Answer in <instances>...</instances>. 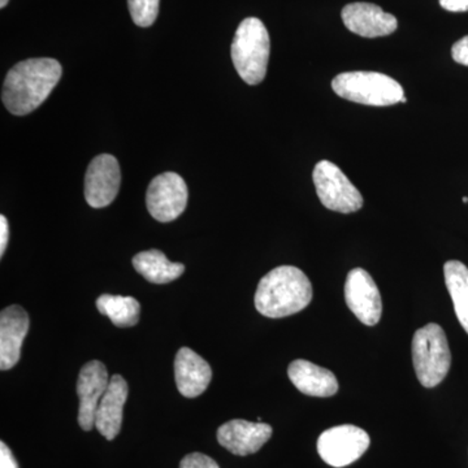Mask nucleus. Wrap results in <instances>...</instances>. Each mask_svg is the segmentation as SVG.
<instances>
[{
  "label": "nucleus",
  "mask_w": 468,
  "mask_h": 468,
  "mask_svg": "<svg viewBox=\"0 0 468 468\" xmlns=\"http://www.w3.org/2000/svg\"><path fill=\"white\" fill-rule=\"evenodd\" d=\"M61 75L63 68L55 58L20 61L9 69L3 84L2 101L5 109L12 115H29L50 97Z\"/></svg>",
  "instance_id": "nucleus-1"
},
{
  "label": "nucleus",
  "mask_w": 468,
  "mask_h": 468,
  "mask_svg": "<svg viewBox=\"0 0 468 468\" xmlns=\"http://www.w3.org/2000/svg\"><path fill=\"white\" fill-rule=\"evenodd\" d=\"M313 300V285L300 268L277 267L261 280L255 307L271 319L285 318L306 309Z\"/></svg>",
  "instance_id": "nucleus-2"
},
{
  "label": "nucleus",
  "mask_w": 468,
  "mask_h": 468,
  "mask_svg": "<svg viewBox=\"0 0 468 468\" xmlns=\"http://www.w3.org/2000/svg\"><path fill=\"white\" fill-rule=\"evenodd\" d=\"M271 42L260 18L248 17L239 24L232 43L233 66L249 85H258L267 75Z\"/></svg>",
  "instance_id": "nucleus-3"
},
{
  "label": "nucleus",
  "mask_w": 468,
  "mask_h": 468,
  "mask_svg": "<svg viewBox=\"0 0 468 468\" xmlns=\"http://www.w3.org/2000/svg\"><path fill=\"white\" fill-rule=\"evenodd\" d=\"M412 362L418 380L426 388H435L448 375L452 354L448 338L439 324H430L415 332L411 344Z\"/></svg>",
  "instance_id": "nucleus-4"
},
{
  "label": "nucleus",
  "mask_w": 468,
  "mask_h": 468,
  "mask_svg": "<svg viewBox=\"0 0 468 468\" xmlns=\"http://www.w3.org/2000/svg\"><path fill=\"white\" fill-rule=\"evenodd\" d=\"M332 89L338 97L366 106H393L405 98L396 80L378 72L341 73L332 81Z\"/></svg>",
  "instance_id": "nucleus-5"
},
{
  "label": "nucleus",
  "mask_w": 468,
  "mask_h": 468,
  "mask_svg": "<svg viewBox=\"0 0 468 468\" xmlns=\"http://www.w3.org/2000/svg\"><path fill=\"white\" fill-rule=\"evenodd\" d=\"M313 180L324 207L341 214H351L362 208V194L350 183L347 176L329 160H322L315 165Z\"/></svg>",
  "instance_id": "nucleus-6"
},
{
  "label": "nucleus",
  "mask_w": 468,
  "mask_h": 468,
  "mask_svg": "<svg viewBox=\"0 0 468 468\" xmlns=\"http://www.w3.org/2000/svg\"><path fill=\"white\" fill-rule=\"evenodd\" d=\"M371 443L362 428L345 424L329 428L318 439V452L329 466L341 468L358 461Z\"/></svg>",
  "instance_id": "nucleus-7"
},
{
  "label": "nucleus",
  "mask_w": 468,
  "mask_h": 468,
  "mask_svg": "<svg viewBox=\"0 0 468 468\" xmlns=\"http://www.w3.org/2000/svg\"><path fill=\"white\" fill-rule=\"evenodd\" d=\"M186 183L174 172L156 176L149 185L146 205L151 217L162 223H169L183 215L187 205Z\"/></svg>",
  "instance_id": "nucleus-8"
},
{
  "label": "nucleus",
  "mask_w": 468,
  "mask_h": 468,
  "mask_svg": "<svg viewBox=\"0 0 468 468\" xmlns=\"http://www.w3.org/2000/svg\"><path fill=\"white\" fill-rule=\"evenodd\" d=\"M345 300L363 324L374 326L381 319L383 302L374 279L363 268H354L345 282Z\"/></svg>",
  "instance_id": "nucleus-9"
},
{
  "label": "nucleus",
  "mask_w": 468,
  "mask_h": 468,
  "mask_svg": "<svg viewBox=\"0 0 468 468\" xmlns=\"http://www.w3.org/2000/svg\"><path fill=\"white\" fill-rule=\"evenodd\" d=\"M122 184L119 162L110 154L95 156L85 176V199L92 208H103L115 201Z\"/></svg>",
  "instance_id": "nucleus-10"
},
{
  "label": "nucleus",
  "mask_w": 468,
  "mask_h": 468,
  "mask_svg": "<svg viewBox=\"0 0 468 468\" xmlns=\"http://www.w3.org/2000/svg\"><path fill=\"white\" fill-rule=\"evenodd\" d=\"M110 375L106 366L100 360H91L81 368L77 380V394L80 399L79 424L84 431L95 427V412L101 397L109 389Z\"/></svg>",
  "instance_id": "nucleus-11"
},
{
  "label": "nucleus",
  "mask_w": 468,
  "mask_h": 468,
  "mask_svg": "<svg viewBox=\"0 0 468 468\" xmlns=\"http://www.w3.org/2000/svg\"><path fill=\"white\" fill-rule=\"evenodd\" d=\"M218 441L228 452L239 457L255 454L272 436L270 424L252 423L243 419H233L218 430Z\"/></svg>",
  "instance_id": "nucleus-12"
},
{
  "label": "nucleus",
  "mask_w": 468,
  "mask_h": 468,
  "mask_svg": "<svg viewBox=\"0 0 468 468\" xmlns=\"http://www.w3.org/2000/svg\"><path fill=\"white\" fill-rule=\"evenodd\" d=\"M343 21L350 32L365 38H378L396 32L399 21L371 3H351L344 7Z\"/></svg>",
  "instance_id": "nucleus-13"
},
{
  "label": "nucleus",
  "mask_w": 468,
  "mask_h": 468,
  "mask_svg": "<svg viewBox=\"0 0 468 468\" xmlns=\"http://www.w3.org/2000/svg\"><path fill=\"white\" fill-rule=\"evenodd\" d=\"M29 331V316L17 304L9 306L0 314V368L8 371L17 365L21 347Z\"/></svg>",
  "instance_id": "nucleus-14"
},
{
  "label": "nucleus",
  "mask_w": 468,
  "mask_h": 468,
  "mask_svg": "<svg viewBox=\"0 0 468 468\" xmlns=\"http://www.w3.org/2000/svg\"><path fill=\"white\" fill-rule=\"evenodd\" d=\"M212 369L207 362L189 347H181L175 358V380L178 392L196 399L211 383Z\"/></svg>",
  "instance_id": "nucleus-15"
},
{
  "label": "nucleus",
  "mask_w": 468,
  "mask_h": 468,
  "mask_svg": "<svg viewBox=\"0 0 468 468\" xmlns=\"http://www.w3.org/2000/svg\"><path fill=\"white\" fill-rule=\"evenodd\" d=\"M129 388L125 378L120 375L111 378L109 389L101 397L95 412V428L109 441L115 439L122 430V410L128 399Z\"/></svg>",
  "instance_id": "nucleus-16"
},
{
  "label": "nucleus",
  "mask_w": 468,
  "mask_h": 468,
  "mask_svg": "<svg viewBox=\"0 0 468 468\" xmlns=\"http://www.w3.org/2000/svg\"><path fill=\"white\" fill-rule=\"evenodd\" d=\"M288 377L292 385L306 396L325 399L338 392V381L334 372L309 360H292L288 368Z\"/></svg>",
  "instance_id": "nucleus-17"
},
{
  "label": "nucleus",
  "mask_w": 468,
  "mask_h": 468,
  "mask_svg": "<svg viewBox=\"0 0 468 468\" xmlns=\"http://www.w3.org/2000/svg\"><path fill=\"white\" fill-rule=\"evenodd\" d=\"M133 267L153 284H168L183 275L184 264L174 263L156 249L140 252L133 258Z\"/></svg>",
  "instance_id": "nucleus-18"
},
{
  "label": "nucleus",
  "mask_w": 468,
  "mask_h": 468,
  "mask_svg": "<svg viewBox=\"0 0 468 468\" xmlns=\"http://www.w3.org/2000/svg\"><path fill=\"white\" fill-rule=\"evenodd\" d=\"M443 275L457 318L468 334V268L461 261H449L443 266Z\"/></svg>",
  "instance_id": "nucleus-19"
},
{
  "label": "nucleus",
  "mask_w": 468,
  "mask_h": 468,
  "mask_svg": "<svg viewBox=\"0 0 468 468\" xmlns=\"http://www.w3.org/2000/svg\"><path fill=\"white\" fill-rule=\"evenodd\" d=\"M97 309L119 328L134 326L140 320L141 304L133 297L103 294L97 300Z\"/></svg>",
  "instance_id": "nucleus-20"
},
{
  "label": "nucleus",
  "mask_w": 468,
  "mask_h": 468,
  "mask_svg": "<svg viewBox=\"0 0 468 468\" xmlns=\"http://www.w3.org/2000/svg\"><path fill=\"white\" fill-rule=\"evenodd\" d=\"M160 0H128L129 12L135 26L149 27L159 14Z\"/></svg>",
  "instance_id": "nucleus-21"
},
{
  "label": "nucleus",
  "mask_w": 468,
  "mask_h": 468,
  "mask_svg": "<svg viewBox=\"0 0 468 468\" xmlns=\"http://www.w3.org/2000/svg\"><path fill=\"white\" fill-rule=\"evenodd\" d=\"M180 468H220L217 462L202 452H192L181 461Z\"/></svg>",
  "instance_id": "nucleus-22"
},
{
  "label": "nucleus",
  "mask_w": 468,
  "mask_h": 468,
  "mask_svg": "<svg viewBox=\"0 0 468 468\" xmlns=\"http://www.w3.org/2000/svg\"><path fill=\"white\" fill-rule=\"evenodd\" d=\"M452 57L458 64L468 67V36L454 43L452 48Z\"/></svg>",
  "instance_id": "nucleus-23"
},
{
  "label": "nucleus",
  "mask_w": 468,
  "mask_h": 468,
  "mask_svg": "<svg viewBox=\"0 0 468 468\" xmlns=\"http://www.w3.org/2000/svg\"><path fill=\"white\" fill-rule=\"evenodd\" d=\"M0 468H18L14 454L5 442H0Z\"/></svg>",
  "instance_id": "nucleus-24"
},
{
  "label": "nucleus",
  "mask_w": 468,
  "mask_h": 468,
  "mask_svg": "<svg viewBox=\"0 0 468 468\" xmlns=\"http://www.w3.org/2000/svg\"><path fill=\"white\" fill-rule=\"evenodd\" d=\"M440 5L446 11L466 12L468 11V0H440Z\"/></svg>",
  "instance_id": "nucleus-25"
},
{
  "label": "nucleus",
  "mask_w": 468,
  "mask_h": 468,
  "mask_svg": "<svg viewBox=\"0 0 468 468\" xmlns=\"http://www.w3.org/2000/svg\"><path fill=\"white\" fill-rule=\"evenodd\" d=\"M9 228L8 221L5 215L0 217V255H5V249L8 245Z\"/></svg>",
  "instance_id": "nucleus-26"
},
{
  "label": "nucleus",
  "mask_w": 468,
  "mask_h": 468,
  "mask_svg": "<svg viewBox=\"0 0 468 468\" xmlns=\"http://www.w3.org/2000/svg\"><path fill=\"white\" fill-rule=\"evenodd\" d=\"M9 0H0V8H5L8 5Z\"/></svg>",
  "instance_id": "nucleus-27"
},
{
  "label": "nucleus",
  "mask_w": 468,
  "mask_h": 468,
  "mask_svg": "<svg viewBox=\"0 0 468 468\" xmlns=\"http://www.w3.org/2000/svg\"><path fill=\"white\" fill-rule=\"evenodd\" d=\"M462 201H463V203H468V198H467V197H463V198H462Z\"/></svg>",
  "instance_id": "nucleus-28"
}]
</instances>
